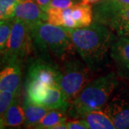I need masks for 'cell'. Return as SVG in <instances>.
Returning <instances> with one entry per match:
<instances>
[{
    "label": "cell",
    "instance_id": "obj_12",
    "mask_svg": "<svg viewBox=\"0 0 129 129\" xmlns=\"http://www.w3.org/2000/svg\"><path fill=\"white\" fill-rule=\"evenodd\" d=\"M106 27L116 32L118 37L129 38V6L116 12Z\"/></svg>",
    "mask_w": 129,
    "mask_h": 129
},
{
    "label": "cell",
    "instance_id": "obj_16",
    "mask_svg": "<svg viewBox=\"0 0 129 129\" xmlns=\"http://www.w3.org/2000/svg\"><path fill=\"white\" fill-rule=\"evenodd\" d=\"M6 126L19 127L25 123L24 106L16 98L2 115Z\"/></svg>",
    "mask_w": 129,
    "mask_h": 129
},
{
    "label": "cell",
    "instance_id": "obj_8",
    "mask_svg": "<svg viewBox=\"0 0 129 129\" xmlns=\"http://www.w3.org/2000/svg\"><path fill=\"white\" fill-rule=\"evenodd\" d=\"M61 75V70L52 64L43 60H37L29 68L27 81H38L49 85H59Z\"/></svg>",
    "mask_w": 129,
    "mask_h": 129
},
{
    "label": "cell",
    "instance_id": "obj_4",
    "mask_svg": "<svg viewBox=\"0 0 129 129\" xmlns=\"http://www.w3.org/2000/svg\"><path fill=\"white\" fill-rule=\"evenodd\" d=\"M59 87L64 92L69 101H73L85 85L92 80V72L84 62L78 59L65 60Z\"/></svg>",
    "mask_w": 129,
    "mask_h": 129
},
{
    "label": "cell",
    "instance_id": "obj_25",
    "mask_svg": "<svg viewBox=\"0 0 129 129\" xmlns=\"http://www.w3.org/2000/svg\"><path fill=\"white\" fill-rule=\"evenodd\" d=\"M113 1L120 5L122 7H125L129 6V0H113Z\"/></svg>",
    "mask_w": 129,
    "mask_h": 129
},
{
    "label": "cell",
    "instance_id": "obj_3",
    "mask_svg": "<svg viewBox=\"0 0 129 129\" xmlns=\"http://www.w3.org/2000/svg\"><path fill=\"white\" fill-rule=\"evenodd\" d=\"M29 29L35 45L43 50L50 52L59 60H65L75 47L70 35L63 27L41 21Z\"/></svg>",
    "mask_w": 129,
    "mask_h": 129
},
{
    "label": "cell",
    "instance_id": "obj_11",
    "mask_svg": "<svg viewBox=\"0 0 129 129\" xmlns=\"http://www.w3.org/2000/svg\"><path fill=\"white\" fill-rule=\"evenodd\" d=\"M40 105L50 110H59L64 112L69 108L70 101L59 85H52L47 88L46 94Z\"/></svg>",
    "mask_w": 129,
    "mask_h": 129
},
{
    "label": "cell",
    "instance_id": "obj_22",
    "mask_svg": "<svg viewBox=\"0 0 129 129\" xmlns=\"http://www.w3.org/2000/svg\"><path fill=\"white\" fill-rule=\"evenodd\" d=\"M68 129H89L88 125L84 119L67 121Z\"/></svg>",
    "mask_w": 129,
    "mask_h": 129
},
{
    "label": "cell",
    "instance_id": "obj_26",
    "mask_svg": "<svg viewBox=\"0 0 129 129\" xmlns=\"http://www.w3.org/2000/svg\"><path fill=\"white\" fill-rule=\"evenodd\" d=\"M6 126L5 123V121L3 119V117L0 115V129L5 128V127Z\"/></svg>",
    "mask_w": 129,
    "mask_h": 129
},
{
    "label": "cell",
    "instance_id": "obj_5",
    "mask_svg": "<svg viewBox=\"0 0 129 129\" xmlns=\"http://www.w3.org/2000/svg\"><path fill=\"white\" fill-rule=\"evenodd\" d=\"M31 40L32 37L29 27L22 20L14 19L5 51V57L9 63L18 62L19 58L27 54Z\"/></svg>",
    "mask_w": 129,
    "mask_h": 129
},
{
    "label": "cell",
    "instance_id": "obj_7",
    "mask_svg": "<svg viewBox=\"0 0 129 129\" xmlns=\"http://www.w3.org/2000/svg\"><path fill=\"white\" fill-rule=\"evenodd\" d=\"M110 55L117 76L129 80V38H116L111 46Z\"/></svg>",
    "mask_w": 129,
    "mask_h": 129
},
{
    "label": "cell",
    "instance_id": "obj_9",
    "mask_svg": "<svg viewBox=\"0 0 129 129\" xmlns=\"http://www.w3.org/2000/svg\"><path fill=\"white\" fill-rule=\"evenodd\" d=\"M14 19L22 20L29 28L41 21H47V14L35 0H23L16 6Z\"/></svg>",
    "mask_w": 129,
    "mask_h": 129
},
{
    "label": "cell",
    "instance_id": "obj_24",
    "mask_svg": "<svg viewBox=\"0 0 129 129\" xmlns=\"http://www.w3.org/2000/svg\"><path fill=\"white\" fill-rule=\"evenodd\" d=\"M103 0H80V3L84 4V5H95Z\"/></svg>",
    "mask_w": 129,
    "mask_h": 129
},
{
    "label": "cell",
    "instance_id": "obj_13",
    "mask_svg": "<svg viewBox=\"0 0 129 129\" xmlns=\"http://www.w3.org/2000/svg\"><path fill=\"white\" fill-rule=\"evenodd\" d=\"M81 118L85 120L90 129L116 128L110 116L103 110H95L85 113Z\"/></svg>",
    "mask_w": 129,
    "mask_h": 129
},
{
    "label": "cell",
    "instance_id": "obj_14",
    "mask_svg": "<svg viewBox=\"0 0 129 129\" xmlns=\"http://www.w3.org/2000/svg\"><path fill=\"white\" fill-rule=\"evenodd\" d=\"M23 106L25 113L24 124L27 128H36L42 118L50 111L46 107L32 103L27 98Z\"/></svg>",
    "mask_w": 129,
    "mask_h": 129
},
{
    "label": "cell",
    "instance_id": "obj_18",
    "mask_svg": "<svg viewBox=\"0 0 129 129\" xmlns=\"http://www.w3.org/2000/svg\"><path fill=\"white\" fill-rule=\"evenodd\" d=\"M18 0H0V21L12 20Z\"/></svg>",
    "mask_w": 129,
    "mask_h": 129
},
{
    "label": "cell",
    "instance_id": "obj_1",
    "mask_svg": "<svg viewBox=\"0 0 129 129\" xmlns=\"http://www.w3.org/2000/svg\"><path fill=\"white\" fill-rule=\"evenodd\" d=\"M65 29L75 50L92 72H101L109 64L111 46L116 40L110 28L93 22L85 27Z\"/></svg>",
    "mask_w": 129,
    "mask_h": 129
},
{
    "label": "cell",
    "instance_id": "obj_23",
    "mask_svg": "<svg viewBox=\"0 0 129 129\" xmlns=\"http://www.w3.org/2000/svg\"><path fill=\"white\" fill-rule=\"evenodd\" d=\"M35 2L40 6V7L45 12L50 8L51 0H35Z\"/></svg>",
    "mask_w": 129,
    "mask_h": 129
},
{
    "label": "cell",
    "instance_id": "obj_17",
    "mask_svg": "<svg viewBox=\"0 0 129 129\" xmlns=\"http://www.w3.org/2000/svg\"><path fill=\"white\" fill-rule=\"evenodd\" d=\"M67 122V118L64 111L59 110H50L42 118L35 128L52 129L56 125Z\"/></svg>",
    "mask_w": 129,
    "mask_h": 129
},
{
    "label": "cell",
    "instance_id": "obj_20",
    "mask_svg": "<svg viewBox=\"0 0 129 129\" xmlns=\"http://www.w3.org/2000/svg\"><path fill=\"white\" fill-rule=\"evenodd\" d=\"M17 98V92H0V115L2 116Z\"/></svg>",
    "mask_w": 129,
    "mask_h": 129
},
{
    "label": "cell",
    "instance_id": "obj_10",
    "mask_svg": "<svg viewBox=\"0 0 129 129\" xmlns=\"http://www.w3.org/2000/svg\"><path fill=\"white\" fill-rule=\"evenodd\" d=\"M21 78L22 72L18 62L9 63L0 71V92H17Z\"/></svg>",
    "mask_w": 129,
    "mask_h": 129
},
{
    "label": "cell",
    "instance_id": "obj_15",
    "mask_svg": "<svg viewBox=\"0 0 129 129\" xmlns=\"http://www.w3.org/2000/svg\"><path fill=\"white\" fill-rule=\"evenodd\" d=\"M71 17L76 24V28L88 27L93 22L92 7L81 3L74 5L72 7Z\"/></svg>",
    "mask_w": 129,
    "mask_h": 129
},
{
    "label": "cell",
    "instance_id": "obj_2",
    "mask_svg": "<svg viewBox=\"0 0 129 129\" xmlns=\"http://www.w3.org/2000/svg\"><path fill=\"white\" fill-rule=\"evenodd\" d=\"M118 84L117 75L113 72L90 80L71 101L68 108L70 115L81 118L90 111L103 109L110 100Z\"/></svg>",
    "mask_w": 129,
    "mask_h": 129
},
{
    "label": "cell",
    "instance_id": "obj_6",
    "mask_svg": "<svg viewBox=\"0 0 129 129\" xmlns=\"http://www.w3.org/2000/svg\"><path fill=\"white\" fill-rule=\"evenodd\" d=\"M102 110L110 116L116 128H129L128 91H120L114 95Z\"/></svg>",
    "mask_w": 129,
    "mask_h": 129
},
{
    "label": "cell",
    "instance_id": "obj_21",
    "mask_svg": "<svg viewBox=\"0 0 129 129\" xmlns=\"http://www.w3.org/2000/svg\"><path fill=\"white\" fill-rule=\"evenodd\" d=\"M80 3V0H51L50 7L66 9Z\"/></svg>",
    "mask_w": 129,
    "mask_h": 129
},
{
    "label": "cell",
    "instance_id": "obj_27",
    "mask_svg": "<svg viewBox=\"0 0 129 129\" xmlns=\"http://www.w3.org/2000/svg\"><path fill=\"white\" fill-rule=\"evenodd\" d=\"M22 1H23V0H18L19 2H22Z\"/></svg>",
    "mask_w": 129,
    "mask_h": 129
},
{
    "label": "cell",
    "instance_id": "obj_19",
    "mask_svg": "<svg viewBox=\"0 0 129 129\" xmlns=\"http://www.w3.org/2000/svg\"><path fill=\"white\" fill-rule=\"evenodd\" d=\"M12 25V20L0 21V52L3 50L6 47L11 32Z\"/></svg>",
    "mask_w": 129,
    "mask_h": 129
}]
</instances>
